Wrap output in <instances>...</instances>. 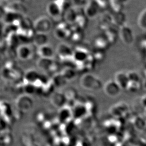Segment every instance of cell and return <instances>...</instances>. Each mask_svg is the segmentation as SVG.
<instances>
[{
    "mask_svg": "<svg viewBox=\"0 0 146 146\" xmlns=\"http://www.w3.org/2000/svg\"><path fill=\"white\" fill-rule=\"evenodd\" d=\"M80 84L83 88L91 91H98L102 87V83L99 79L91 74L83 76Z\"/></svg>",
    "mask_w": 146,
    "mask_h": 146,
    "instance_id": "1",
    "label": "cell"
},
{
    "mask_svg": "<svg viewBox=\"0 0 146 146\" xmlns=\"http://www.w3.org/2000/svg\"><path fill=\"white\" fill-rule=\"evenodd\" d=\"M52 22L48 17L41 16L36 19L33 25V29L37 33L46 34L52 29Z\"/></svg>",
    "mask_w": 146,
    "mask_h": 146,
    "instance_id": "2",
    "label": "cell"
},
{
    "mask_svg": "<svg viewBox=\"0 0 146 146\" xmlns=\"http://www.w3.org/2000/svg\"><path fill=\"white\" fill-rule=\"evenodd\" d=\"M104 91L106 95L110 97H116L120 94L121 89L113 80H108L104 86Z\"/></svg>",
    "mask_w": 146,
    "mask_h": 146,
    "instance_id": "3",
    "label": "cell"
},
{
    "mask_svg": "<svg viewBox=\"0 0 146 146\" xmlns=\"http://www.w3.org/2000/svg\"><path fill=\"white\" fill-rule=\"evenodd\" d=\"M33 101L29 95L21 96L17 101V105L19 109L24 112L28 111L33 106Z\"/></svg>",
    "mask_w": 146,
    "mask_h": 146,
    "instance_id": "4",
    "label": "cell"
},
{
    "mask_svg": "<svg viewBox=\"0 0 146 146\" xmlns=\"http://www.w3.org/2000/svg\"><path fill=\"white\" fill-rule=\"evenodd\" d=\"M113 80L121 90H126L129 82L126 72L123 71H120L116 73Z\"/></svg>",
    "mask_w": 146,
    "mask_h": 146,
    "instance_id": "5",
    "label": "cell"
},
{
    "mask_svg": "<svg viewBox=\"0 0 146 146\" xmlns=\"http://www.w3.org/2000/svg\"><path fill=\"white\" fill-rule=\"evenodd\" d=\"M54 35L58 39H64L70 35V29L68 28L67 24H60L54 30Z\"/></svg>",
    "mask_w": 146,
    "mask_h": 146,
    "instance_id": "6",
    "label": "cell"
},
{
    "mask_svg": "<svg viewBox=\"0 0 146 146\" xmlns=\"http://www.w3.org/2000/svg\"><path fill=\"white\" fill-rule=\"evenodd\" d=\"M18 57L22 60H27L32 55V50L29 46L23 45L19 46L17 50Z\"/></svg>",
    "mask_w": 146,
    "mask_h": 146,
    "instance_id": "7",
    "label": "cell"
},
{
    "mask_svg": "<svg viewBox=\"0 0 146 146\" xmlns=\"http://www.w3.org/2000/svg\"><path fill=\"white\" fill-rule=\"evenodd\" d=\"M37 52L41 58L51 59L54 54L52 48L47 44L38 47Z\"/></svg>",
    "mask_w": 146,
    "mask_h": 146,
    "instance_id": "8",
    "label": "cell"
},
{
    "mask_svg": "<svg viewBox=\"0 0 146 146\" xmlns=\"http://www.w3.org/2000/svg\"><path fill=\"white\" fill-rule=\"evenodd\" d=\"M47 11L50 16L52 18H58L62 12L61 9L55 1H51L47 5Z\"/></svg>",
    "mask_w": 146,
    "mask_h": 146,
    "instance_id": "9",
    "label": "cell"
},
{
    "mask_svg": "<svg viewBox=\"0 0 146 146\" xmlns=\"http://www.w3.org/2000/svg\"><path fill=\"white\" fill-rule=\"evenodd\" d=\"M97 4L95 1H89L86 5L84 12L87 16L92 18L95 16L97 13Z\"/></svg>",
    "mask_w": 146,
    "mask_h": 146,
    "instance_id": "10",
    "label": "cell"
},
{
    "mask_svg": "<svg viewBox=\"0 0 146 146\" xmlns=\"http://www.w3.org/2000/svg\"><path fill=\"white\" fill-rule=\"evenodd\" d=\"M66 101V98L64 95L60 93L54 94L52 98V102L55 106L60 107L64 105Z\"/></svg>",
    "mask_w": 146,
    "mask_h": 146,
    "instance_id": "11",
    "label": "cell"
},
{
    "mask_svg": "<svg viewBox=\"0 0 146 146\" xmlns=\"http://www.w3.org/2000/svg\"><path fill=\"white\" fill-rule=\"evenodd\" d=\"M34 44L38 47L46 44L47 39L46 35L42 33H37V34L34 37Z\"/></svg>",
    "mask_w": 146,
    "mask_h": 146,
    "instance_id": "12",
    "label": "cell"
},
{
    "mask_svg": "<svg viewBox=\"0 0 146 146\" xmlns=\"http://www.w3.org/2000/svg\"><path fill=\"white\" fill-rule=\"evenodd\" d=\"M141 87L140 81H129L126 90L130 93H136L141 90Z\"/></svg>",
    "mask_w": 146,
    "mask_h": 146,
    "instance_id": "13",
    "label": "cell"
},
{
    "mask_svg": "<svg viewBox=\"0 0 146 146\" xmlns=\"http://www.w3.org/2000/svg\"><path fill=\"white\" fill-rule=\"evenodd\" d=\"M126 74L129 81H140L139 74L135 71H129Z\"/></svg>",
    "mask_w": 146,
    "mask_h": 146,
    "instance_id": "14",
    "label": "cell"
},
{
    "mask_svg": "<svg viewBox=\"0 0 146 146\" xmlns=\"http://www.w3.org/2000/svg\"><path fill=\"white\" fill-rule=\"evenodd\" d=\"M51 59L41 58L38 62L39 68L42 69H46L51 65Z\"/></svg>",
    "mask_w": 146,
    "mask_h": 146,
    "instance_id": "15",
    "label": "cell"
},
{
    "mask_svg": "<svg viewBox=\"0 0 146 146\" xmlns=\"http://www.w3.org/2000/svg\"><path fill=\"white\" fill-rule=\"evenodd\" d=\"M26 78L29 83H33L38 78V73L35 71H30L27 74Z\"/></svg>",
    "mask_w": 146,
    "mask_h": 146,
    "instance_id": "16",
    "label": "cell"
},
{
    "mask_svg": "<svg viewBox=\"0 0 146 146\" xmlns=\"http://www.w3.org/2000/svg\"><path fill=\"white\" fill-rule=\"evenodd\" d=\"M139 23L141 27L146 28V10L141 13L139 19Z\"/></svg>",
    "mask_w": 146,
    "mask_h": 146,
    "instance_id": "17",
    "label": "cell"
},
{
    "mask_svg": "<svg viewBox=\"0 0 146 146\" xmlns=\"http://www.w3.org/2000/svg\"><path fill=\"white\" fill-rule=\"evenodd\" d=\"M141 103L142 106H143L144 107L146 108V95L142 97V98H141Z\"/></svg>",
    "mask_w": 146,
    "mask_h": 146,
    "instance_id": "18",
    "label": "cell"
}]
</instances>
